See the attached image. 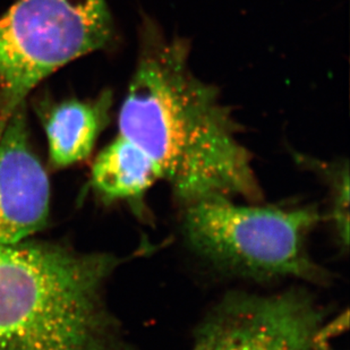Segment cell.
<instances>
[{"mask_svg": "<svg viewBox=\"0 0 350 350\" xmlns=\"http://www.w3.org/2000/svg\"><path fill=\"white\" fill-rule=\"evenodd\" d=\"M110 106L111 96L105 93L90 101L67 100L46 111L43 126L55 167L66 168L89 158L106 126Z\"/></svg>", "mask_w": 350, "mask_h": 350, "instance_id": "7", "label": "cell"}, {"mask_svg": "<svg viewBox=\"0 0 350 350\" xmlns=\"http://www.w3.org/2000/svg\"><path fill=\"white\" fill-rule=\"evenodd\" d=\"M49 212V178L31 146L23 105L0 132V246L42 230Z\"/></svg>", "mask_w": 350, "mask_h": 350, "instance_id": "6", "label": "cell"}, {"mask_svg": "<svg viewBox=\"0 0 350 350\" xmlns=\"http://www.w3.org/2000/svg\"><path fill=\"white\" fill-rule=\"evenodd\" d=\"M113 34L107 0H17L0 17V132L40 82Z\"/></svg>", "mask_w": 350, "mask_h": 350, "instance_id": "4", "label": "cell"}, {"mask_svg": "<svg viewBox=\"0 0 350 350\" xmlns=\"http://www.w3.org/2000/svg\"><path fill=\"white\" fill-rule=\"evenodd\" d=\"M339 320L301 288L272 295L234 291L200 322L191 350H320L340 332Z\"/></svg>", "mask_w": 350, "mask_h": 350, "instance_id": "5", "label": "cell"}, {"mask_svg": "<svg viewBox=\"0 0 350 350\" xmlns=\"http://www.w3.org/2000/svg\"><path fill=\"white\" fill-rule=\"evenodd\" d=\"M334 225L337 228L340 241L347 247L349 238L348 226V201H349V179L347 168L344 172H338L334 177Z\"/></svg>", "mask_w": 350, "mask_h": 350, "instance_id": "9", "label": "cell"}, {"mask_svg": "<svg viewBox=\"0 0 350 350\" xmlns=\"http://www.w3.org/2000/svg\"><path fill=\"white\" fill-rule=\"evenodd\" d=\"M320 350H336L332 348V346L331 345H329V346H327V347L322 348V349Z\"/></svg>", "mask_w": 350, "mask_h": 350, "instance_id": "10", "label": "cell"}, {"mask_svg": "<svg viewBox=\"0 0 350 350\" xmlns=\"http://www.w3.org/2000/svg\"><path fill=\"white\" fill-rule=\"evenodd\" d=\"M118 265L53 243L0 246V350H133L106 303Z\"/></svg>", "mask_w": 350, "mask_h": 350, "instance_id": "2", "label": "cell"}, {"mask_svg": "<svg viewBox=\"0 0 350 350\" xmlns=\"http://www.w3.org/2000/svg\"><path fill=\"white\" fill-rule=\"evenodd\" d=\"M161 179L156 163L135 143L117 136L96 157L91 183L107 201L137 200Z\"/></svg>", "mask_w": 350, "mask_h": 350, "instance_id": "8", "label": "cell"}, {"mask_svg": "<svg viewBox=\"0 0 350 350\" xmlns=\"http://www.w3.org/2000/svg\"><path fill=\"white\" fill-rule=\"evenodd\" d=\"M183 210L189 247L221 270L256 280L325 278L308 251V236L321 220L317 206L241 204L218 196Z\"/></svg>", "mask_w": 350, "mask_h": 350, "instance_id": "3", "label": "cell"}, {"mask_svg": "<svg viewBox=\"0 0 350 350\" xmlns=\"http://www.w3.org/2000/svg\"><path fill=\"white\" fill-rule=\"evenodd\" d=\"M119 135L151 158L183 208L205 198L263 201L241 129L215 86L189 65V44L144 18Z\"/></svg>", "mask_w": 350, "mask_h": 350, "instance_id": "1", "label": "cell"}]
</instances>
